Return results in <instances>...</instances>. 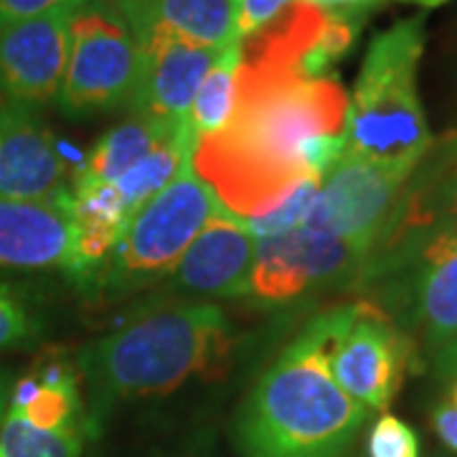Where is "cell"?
I'll return each instance as SVG.
<instances>
[{
	"label": "cell",
	"instance_id": "obj_1",
	"mask_svg": "<svg viewBox=\"0 0 457 457\" xmlns=\"http://www.w3.org/2000/svg\"><path fill=\"white\" fill-rule=\"evenodd\" d=\"M348 97L333 77L239 62L234 114L194 147V170L239 219L275 209L305 179L303 145L318 135H345Z\"/></svg>",
	"mask_w": 457,
	"mask_h": 457
},
{
	"label": "cell",
	"instance_id": "obj_5",
	"mask_svg": "<svg viewBox=\"0 0 457 457\" xmlns=\"http://www.w3.org/2000/svg\"><path fill=\"white\" fill-rule=\"evenodd\" d=\"M191 161L158 196L132 213L120 242L82 287L89 297L104 303L130 300L158 287L179 264L221 204Z\"/></svg>",
	"mask_w": 457,
	"mask_h": 457
},
{
	"label": "cell",
	"instance_id": "obj_3",
	"mask_svg": "<svg viewBox=\"0 0 457 457\" xmlns=\"http://www.w3.org/2000/svg\"><path fill=\"white\" fill-rule=\"evenodd\" d=\"M369 409L336 384L323 315H315L257 378L234 417L239 457H343Z\"/></svg>",
	"mask_w": 457,
	"mask_h": 457
},
{
	"label": "cell",
	"instance_id": "obj_20",
	"mask_svg": "<svg viewBox=\"0 0 457 457\" xmlns=\"http://www.w3.org/2000/svg\"><path fill=\"white\" fill-rule=\"evenodd\" d=\"M173 132L180 130H165L161 125H153L143 117L132 114L130 120L120 122L117 128L99 137V143L92 147L89 158L84 161L77 173L87 176V179L114 183L125 170H130L143 155H147L158 145L165 135H173Z\"/></svg>",
	"mask_w": 457,
	"mask_h": 457
},
{
	"label": "cell",
	"instance_id": "obj_13",
	"mask_svg": "<svg viewBox=\"0 0 457 457\" xmlns=\"http://www.w3.org/2000/svg\"><path fill=\"white\" fill-rule=\"evenodd\" d=\"M137 44L143 64L137 89L130 102L132 114L153 125H161L165 130H186L198 87L221 59L227 46H198L170 33H150Z\"/></svg>",
	"mask_w": 457,
	"mask_h": 457
},
{
	"label": "cell",
	"instance_id": "obj_14",
	"mask_svg": "<svg viewBox=\"0 0 457 457\" xmlns=\"http://www.w3.org/2000/svg\"><path fill=\"white\" fill-rule=\"evenodd\" d=\"M69 194V168L41 114L0 102V198L59 204Z\"/></svg>",
	"mask_w": 457,
	"mask_h": 457
},
{
	"label": "cell",
	"instance_id": "obj_28",
	"mask_svg": "<svg viewBox=\"0 0 457 457\" xmlns=\"http://www.w3.org/2000/svg\"><path fill=\"white\" fill-rule=\"evenodd\" d=\"M432 427L442 445L457 453V381H453L445 399L432 409Z\"/></svg>",
	"mask_w": 457,
	"mask_h": 457
},
{
	"label": "cell",
	"instance_id": "obj_9",
	"mask_svg": "<svg viewBox=\"0 0 457 457\" xmlns=\"http://www.w3.org/2000/svg\"><path fill=\"white\" fill-rule=\"evenodd\" d=\"M361 285H378L392 300L396 326L429 345L457 341V246L432 239L411 252L371 262Z\"/></svg>",
	"mask_w": 457,
	"mask_h": 457
},
{
	"label": "cell",
	"instance_id": "obj_30",
	"mask_svg": "<svg viewBox=\"0 0 457 457\" xmlns=\"http://www.w3.org/2000/svg\"><path fill=\"white\" fill-rule=\"evenodd\" d=\"M315 5H323V8H351V5H359L366 0H311Z\"/></svg>",
	"mask_w": 457,
	"mask_h": 457
},
{
	"label": "cell",
	"instance_id": "obj_10",
	"mask_svg": "<svg viewBox=\"0 0 457 457\" xmlns=\"http://www.w3.org/2000/svg\"><path fill=\"white\" fill-rule=\"evenodd\" d=\"M366 257L320 228L297 227L257 242L249 297L260 305H287L303 295L343 282L361 285Z\"/></svg>",
	"mask_w": 457,
	"mask_h": 457
},
{
	"label": "cell",
	"instance_id": "obj_27",
	"mask_svg": "<svg viewBox=\"0 0 457 457\" xmlns=\"http://www.w3.org/2000/svg\"><path fill=\"white\" fill-rule=\"evenodd\" d=\"M87 3L89 0H0V29L54 11H79Z\"/></svg>",
	"mask_w": 457,
	"mask_h": 457
},
{
	"label": "cell",
	"instance_id": "obj_19",
	"mask_svg": "<svg viewBox=\"0 0 457 457\" xmlns=\"http://www.w3.org/2000/svg\"><path fill=\"white\" fill-rule=\"evenodd\" d=\"M194 147H196V137L191 135V130L165 135L147 155H143L130 170H125L120 179L114 180L130 216L145 201L158 196L165 186L179 176L180 168L194 158Z\"/></svg>",
	"mask_w": 457,
	"mask_h": 457
},
{
	"label": "cell",
	"instance_id": "obj_2",
	"mask_svg": "<svg viewBox=\"0 0 457 457\" xmlns=\"http://www.w3.org/2000/svg\"><path fill=\"white\" fill-rule=\"evenodd\" d=\"M237 333L216 303H158L125 326L79 351L77 369L87 386V432L97 429L114 404L165 396L188 381L227 376Z\"/></svg>",
	"mask_w": 457,
	"mask_h": 457
},
{
	"label": "cell",
	"instance_id": "obj_15",
	"mask_svg": "<svg viewBox=\"0 0 457 457\" xmlns=\"http://www.w3.org/2000/svg\"><path fill=\"white\" fill-rule=\"evenodd\" d=\"M0 270L64 272L74 278V224L69 198L59 204L0 198Z\"/></svg>",
	"mask_w": 457,
	"mask_h": 457
},
{
	"label": "cell",
	"instance_id": "obj_25",
	"mask_svg": "<svg viewBox=\"0 0 457 457\" xmlns=\"http://www.w3.org/2000/svg\"><path fill=\"white\" fill-rule=\"evenodd\" d=\"M366 453L369 457H420V437L404 420L381 414L369 432Z\"/></svg>",
	"mask_w": 457,
	"mask_h": 457
},
{
	"label": "cell",
	"instance_id": "obj_21",
	"mask_svg": "<svg viewBox=\"0 0 457 457\" xmlns=\"http://www.w3.org/2000/svg\"><path fill=\"white\" fill-rule=\"evenodd\" d=\"M239 62H242V41H234L198 87L191 114H188V128L196 137V143L201 137L227 128V122L231 120L234 104H237Z\"/></svg>",
	"mask_w": 457,
	"mask_h": 457
},
{
	"label": "cell",
	"instance_id": "obj_26",
	"mask_svg": "<svg viewBox=\"0 0 457 457\" xmlns=\"http://www.w3.org/2000/svg\"><path fill=\"white\" fill-rule=\"evenodd\" d=\"M297 0H234L237 8V41H245L249 36L260 33L264 26L278 21Z\"/></svg>",
	"mask_w": 457,
	"mask_h": 457
},
{
	"label": "cell",
	"instance_id": "obj_31",
	"mask_svg": "<svg viewBox=\"0 0 457 457\" xmlns=\"http://www.w3.org/2000/svg\"><path fill=\"white\" fill-rule=\"evenodd\" d=\"M5 409H8V386H5V381L0 378V422H3Z\"/></svg>",
	"mask_w": 457,
	"mask_h": 457
},
{
	"label": "cell",
	"instance_id": "obj_29",
	"mask_svg": "<svg viewBox=\"0 0 457 457\" xmlns=\"http://www.w3.org/2000/svg\"><path fill=\"white\" fill-rule=\"evenodd\" d=\"M435 363H437V371L442 376H447L450 381H457V341L440 345Z\"/></svg>",
	"mask_w": 457,
	"mask_h": 457
},
{
	"label": "cell",
	"instance_id": "obj_7",
	"mask_svg": "<svg viewBox=\"0 0 457 457\" xmlns=\"http://www.w3.org/2000/svg\"><path fill=\"white\" fill-rule=\"evenodd\" d=\"M320 315L336 384L369 411L389 407L414 356L411 338L374 300L336 305Z\"/></svg>",
	"mask_w": 457,
	"mask_h": 457
},
{
	"label": "cell",
	"instance_id": "obj_11",
	"mask_svg": "<svg viewBox=\"0 0 457 457\" xmlns=\"http://www.w3.org/2000/svg\"><path fill=\"white\" fill-rule=\"evenodd\" d=\"M257 239L227 206L219 209L158 285L161 303H213L249 295Z\"/></svg>",
	"mask_w": 457,
	"mask_h": 457
},
{
	"label": "cell",
	"instance_id": "obj_24",
	"mask_svg": "<svg viewBox=\"0 0 457 457\" xmlns=\"http://www.w3.org/2000/svg\"><path fill=\"white\" fill-rule=\"evenodd\" d=\"M41 328L44 323L29 300L8 282H0V351L31 345L38 341Z\"/></svg>",
	"mask_w": 457,
	"mask_h": 457
},
{
	"label": "cell",
	"instance_id": "obj_32",
	"mask_svg": "<svg viewBox=\"0 0 457 457\" xmlns=\"http://www.w3.org/2000/svg\"><path fill=\"white\" fill-rule=\"evenodd\" d=\"M411 3H420V5H442V3H447V0H411Z\"/></svg>",
	"mask_w": 457,
	"mask_h": 457
},
{
	"label": "cell",
	"instance_id": "obj_6",
	"mask_svg": "<svg viewBox=\"0 0 457 457\" xmlns=\"http://www.w3.org/2000/svg\"><path fill=\"white\" fill-rule=\"evenodd\" d=\"M143 54L114 0H89L71 16L69 59L56 104L69 117L130 107Z\"/></svg>",
	"mask_w": 457,
	"mask_h": 457
},
{
	"label": "cell",
	"instance_id": "obj_23",
	"mask_svg": "<svg viewBox=\"0 0 457 457\" xmlns=\"http://www.w3.org/2000/svg\"><path fill=\"white\" fill-rule=\"evenodd\" d=\"M320 180L323 179H305L297 188H295L290 196L285 198L282 204H278L275 209H270L262 216H252L245 219V227L249 228V234L262 242V239H272V237H282L293 228L303 227L305 216L311 212L312 201L318 196V188H320Z\"/></svg>",
	"mask_w": 457,
	"mask_h": 457
},
{
	"label": "cell",
	"instance_id": "obj_4",
	"mask_svg": "<svg viewBox=\"0 0 457 457\" xmlns=\"http://www.w3.org/2000/svg\"><path fill=\"white\" fill-rule=\"evenodd\" d=\"M425 18H407L378 33L366 51L345 114V153L381 165L417 168L432 147L417 95Z\"/></svg>",
	"mask_w": 457,
	"mask_h": 457
},
{
	"label": "cell",
	"instance_id": "obj_18",
	"mask_svg": "<svg viewBox=\"0 0 457 457\" xmlns=\"http://www.w3.org/2000/svg\"><path fill=\"white\" fill-rule=\"evenodd\" d=\"M8 409L23 414L29 422L49 429L82 427L87 411L82 402V376L77 363L46 356L26 376H21L8 392Z\"/></svg>",
	"mask_w": 457,
	"mask_h": 457
},
{
	"label": "cell",
	"instance_id": "obj_12",
	"mask_svg": "<svg viewBox=\"0 0 457 457\" xmlns=\"http://www.w3.org/2000/svg\"><path fill=\"white\" fill-rule=\"evenodd\" d=\"M74 11H54L0 29V102L41 112L59 99Z\"/></svg>",
	"mask_w": 457,
	"mask_h": 457
},
{
	"label": "cell",
	"instance_id": "obj_16",
	"mask_svg": "<svg viewBox=\"0 0 457 457\" xmlns=\"http://www.w3.org/2000/svg\"><path fill=\"white\" fill-rule=\"evenodd\" d=\"M135 38L170 33L198 46L224 49L237 41L234 0H114Z\"/></svg>",
	"mask_w": 457,
	"mask_h": 457
},
{
	"label": "cell",
	"instance_id": "obj_8",
	"mask_svg": "<svg viewBox=\"0 0 457 457\" xmlns=\"http://www.w3.org/2000/svg\"><path fill=\"white\" fill-rule=\"evenodd\" d=\"M414 168L381 165L345 153L328 170L303 227L320 228L369 257L392 224Z\"/></svg>",
	"mask_w": 457,
	"mask_h": 457
},
{
	"label": "cell",
	"instance_id": "obj_22",
	"mask_svg": "<svg viewBox=\"0 0 457 457\" xmlns=\"http://www.w3.org/2000/svg\"><path fill=\"white\" fill-rule=\"evenodd\" d=\"M84 432L82 427H38L13 409H5L0 422V457H79Z\"/></svg>",
	"mask_w": 457,
	"mask_h": 457
},
{
	"label": "cell",
	"instance_id": "obj_17",
	"mask_svg": "<svg viewBox=\"0 0 457 457\" xmlns=\"http://www.w3.org/2000/svg\"><path fill=\"white\" fill-rule=\"evenodd\" d=\"M69 212L74 224V260L77 270L71 282L82 290L87 279L95 275L112 246L120 242L130 213L122 204L117 186L110 180H95L87 176L71 179Z\"/></svg>",
	"mask_w": 457,
	"mask_h": 457
}]
</instances>
